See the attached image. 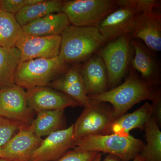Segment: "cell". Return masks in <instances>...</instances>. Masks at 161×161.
<instances>
[{
	"label": "cell",
	"mask_w": 161,
	"mask_h": 161,
	"mask_svg": "<svg viewBox=\"0 0 161 161\" xmlns=\"http://www.w3.org/2000/svg\"><path fill=\"white\" fill-rule=\"evenodd\" d=\"M155 86L142 80L138 73L131 68L128 78L123 83L102 94L88 96V98L91 100L111 104L116 119L140 102L152 101L158 91L155 89Z\"/></svg>",
	"instance_id": "cell-1"
},
{
	"label": "cell",
	"mask_w": 161,
	"mask_h": 161,
	"mask_svg": "<svg viewBox=\"0 0 161 161\" xmlns=\"http://www.w3.org/2000/svg\"><path fill=\"white\" fill-rule=\"evenodd\" d=\"M59 59L64 63L86 61L107 43L98 28L69 25L61 35Z\"/></svg>",
	"instance_id": "cell-2"
},
{
	"label": "cell",
	"mask_w": 161,
	"mask_h": 161,
	"mask_svg": "<svg viewBox=\"0 0 161 161\" xmlns=\"http://www.w3.org/2000/svg\"><path fill=\"white\" fill-rule=\"evenodd\" d=\"M145 143L131 135L121 136L115 134L88 135L75 142L74 149L82 151L109 153L121 161H132L140 154Z\"/></svg>",
	"instance_id": "cell-3"
},
{
	"label": "cell",
	"mask_w": 161,
	"mask_h": 161,
	"mask_svg": "<svg viewBox=\"0 0 161 161\" xmlns=\"http://www.w3.org/2000/svg\"><path fill=\"white\" fill-rule=\"evenodd\" d=\"M67 64L59 58H38L21 62L14 75L15 84L26 89L49 85L57 75L66 73Z\"/></svg>",
	"instance_id": "cell-4"
},
{
	"label": "cell",
	"mask_w": 161,
	"mask_h": 161,
	"mask_svg": "<svg viewBox=\"0 0 161 161\" xmlns=\"http://www.w3.org/2000/svg\"><path fill=\"white\" fill-rule=\"evenodd\" d=\"M131 39L130 34L123 35L98 50L106 68L108 87L118 86L126 74L133 52Z\"/></svg>",
	"instance_id": "cell-5"
},
{
	"label": "cell",
	"mask_w": 161,
	"mask_h": 161,
	"mask_svg": "<svg viewBox=\"0 0 161 161\" xmlns=\"http://www.w3.org/2000/svg\"><path fill=\"white\" fill-rule=\"evenodd\" d=\"M118 6L116 0H73L64 1L62 12L73 26L97 27Z\"/></svg>",
	"instance_id": "cell-6"
},
{
	"label": "cell",
	"mask_w": 161,
	"mask_h": 161,
	"mask_svg": "<svg viewBox=\"0 0 161 161\" xmlns=\"http://www.w3.org/2000/svg\"><path fill=\"white\" fill-rule=\"evenodd\" d=\"M115 120L112 106L107 103L91 99L74 124L75 142L86 136L108 135Z\"/></svg>",
	"instance_id": "cell-7"
},
{
	"label": "cell",
	"mask_w": 161,
	"mask_h": 161,
	"mask_svg": "<svg viewBox=\"0 0 161 161\" xmlns=\"http://www.w3.org/2000/svg\"><path fill=\"white\" fill-rule=\"evenodd\" d=\"M137 6L138 11L136 15L130 33L131 37L142 41L143 43L153 52H161V13L160 7L137 5Z\"/></svg>",
	"instance_id": "cell-8"
},
{
	"label": "cell",
	"mask_w": 161,
	"mask_h": 161,
	"mask_svg": "<svg viewBox=\"0 0 161 161\" xmlns=\"http://www.w3.org/2000/svg\"><path fill=\"white\" fill-rule=\"evenodd\" d=\"M118 7L99 24L97 28L106 42L130 34L138 11L136 0L118 1Z\"/></svg>",
	"instance_id": "cell-9"
},
{
	"label": "cell",
	"mask_w": 161,
	"mask_h": 161,
	"mask_svg": "<svg viewBox=\"0 0 161 161\" xmlns=\"http://www.w3.org/2000/svg\"><path fill=\"white\" fill-rule=\"evenodd\" d=\"M0 116L24 125L33 120V111L28 107L26 92L14 84L0 89Z\"/></svg>",
	"instance_id": "cell-10"
},
{
	"label": "cell",
	"mask_w": 161,
	"mask_h": 161,
	"mask_svg": "<svg viewBox=\"0 0 161 161\" xmlns=\"http://www.w3.org/2000/svg\"><path fill=\"white\" fill-rule=\"evenodd\" d=\"M43 140L31 125H23L0 150V158L7 161H28Z\"/></svg>",
	"instance_id": "cell-11"
},
{
	"label": "cell",
	"mask_w": 161,
	"mask_h": 161,
	"mask_svg": "<svg viewBox=\"0 0 161 161\" xmlns=\"http://www.w3.org/2000/svg\"><path fill=\"white\" fill-rule=\"evenodd\" d=\"M74 124L58 130L43 139L28 161H56L75 147Z\"/></svg>",
	"instance_id": "cell-12"
},
{
	"label": "cell",
	"mask_w": 161,
	"mask_h": 161,
	"mask_svg": "<svg viewBox=\"0 0 161 161\" xmlns=\"http://www.w3.org/2000/svg\"><path fill=\"white\" fill-rule=\"evenodd\" d=\"M26 94L28 107L37 113L52 110H64L68 107L80 106L69 96L47 86L27 89Z\"/></svg>",
	"instance_id": "cell-13"
},
{
	"label": "cell",
	"mask_w": 161,
	"mask_h": 161,
	"mask_svg": "<svg viewBox=\"0 0 161 161\" xmlns=\"http://www.w3.org/2000/svg\"><path fill=\"white\" fill-rule=\"evenodd\" d=\"M61 36H24L16 47L20 53V63L38 58H53L59 56Z\"/></svg>",
	"instance_id": "cell-14"
},
{
	"label": "cell",
	"mask_w": 161,
	"mask_h": 161,
	"mask_svg": "<svg viewBox=\"0 0 161 161\" xmlns=\"http://www.w3.org/2000/svg\"><path fill=\"white\" fill-rule=\"evenodd\" d=\"M131 44L134 52L131 64L132 68L140 78L148 83L156 86L160 78V66L155 54L142 42L132 39Z\"/></svg>",
	"instance_id": "cell-15"
},
{
	"label": "cell",
	"mask_w": 161,
	"mask_h": 161,
	"mask_svg": "<svg viewBox=\"0 0 161 161\" xmlns=\"http://www.w3.org/2000/svg\"><path fill=\"white\" fill-rule=\"evenodd\" d=\"M81 73L88 96L108 91V75L105 65L98 52L81 67Z\"/></svg>",
	"instance_id": "cell-16"
},
{
	"label": "cell",
	"mask_w": 161,
	"mask_h": 161,
	"mask_svg": "<svg viewBox=\"0 0 161 161\" xmlns=\"http://www.w3.org/2000/svg\"><path fill=\"white\" fill-rule=\"evenodd\" d=\"M49 86L75 99L80 106H86L91 102L86 92L81 67L78 64L67 71L62 77L53 80Z\"/></svg>",
	"instance_id": "cell-17"
},
{
	"label": "cell",
	"mask_w": 161,
	"mask_h": 161,
	"mask_svg": "<svg viewBox=\"0 0 161 161\" xmlns=\"http://www.w3.org/2000/svg\"><path fill=\"white\" fill-rule=\"evenodd\" d=\"M70 24L66 14L61 12L35 20L23 26L22 28L26 36H61L64 30Z\"/></svg>",
	"instance_id": "cell-18"
},
{
	"label": "cell",
	"mask_w": 161,
	"mask_h": 161,
	"mask_svg": "<svg viewBox=\"0 0 161 161\" xmlns=\"http://www.w3.org/2000/svg\"><path fill=\"white\" fill-rule=\"evenodd\" d=\"M152 115V105L147 102L134 112L124 114L115 119L111 126L109 134L129 136L132 130H143Z\"/></svg>",
	"instance_id": "cell-19"
},
{
	"label": "cell",
	"mask_w": 161,
	"mask_h": 161,
	"mask_svg": "<svg viewBox=\"0 0 161 161\" xmlns=\"http://www.w3.org/2000/svg\"><path fill=\"white\" fill-rule=\"evenodd\" d=\"M63 3L64 1L59 0H40L38 3L25 6L15 15V18L23 27L48 15L61 12Z\"/></svg>",
	"instance_id": "cell-20"
},
{
	"label": "cell",
	"mask_w": 161,
	"mask_h": 161,
	"mask_svg": "<svg viewBox=\"0 0 161 161\" xmlns=\"http://www.w3.org/2000/svg\"><path fill=\"white\" fill-rule=\"evenodd\" d=\"M64 122V110H52L37 113L31 125L35 134L42 138L63 130Z\"/></svg>",
	"instance_id": "cell-21"
},
{
	"label": "cell",
	"mask_w": 161,
	"mask_h": 161,
	"mask_svg": "<svg viewBox=\"0 0 161 161\" xmlns=\"http://www.w3.org/2000/svg\"><path fill=\"white\" fill-rule=\"evenodd\" d=\"M20 63V52L16 47H0V89L15 84L14 75Z\"/></svg>",
	"instance_id": "cell-22"
},
{
	"label": "cell",
	"mask_w": 161,
	"mask_h": 161,
	"mask_svg": "<svg viewBox=\"0 0 161 161\" xmlns=\"http://www.w3.org/2000/svg\"><path fill=\"white\" fill-rule=\"evenodd\" d=\"M144 130L147 143L140 154L146 161H161V132L153 115L147 121Z\"/></svg>",
	"instance_id": "cell-23"
},
{
	"label": "cell",
	"mask_w": 161,
	"mask_h": 161,
	"mask_svg": "<svg viewBox=\"0 0 161 161\" xmlns=\"http://www.w3.org/2000/svg\"><path fill=\"white\" fill-rule=\"evenodd\" d=\"M25 36L14 15L0 10V47H16Z\"/></svg>",
	"instance_id": "cell-24"
},
{
	"label": "cell",
	"mask_w": 161,
	"mask_h": 161,
	"mask_svg": "<svg viewBox=\"0 0 161 161\" xmlns=\"http://www.w3.org/2000/svg\"><path fill=\"white\" fill-rule=\"evenodd\" d=\"M23 125L0 116V150Z\"/></svg>",
	"instance_id": "cell-25"
},
{
	"label": "cell",
	"mask_w": 161,
	"mask_h": 161,
	"mask_svg": "<svg viewBox=\"0 0 161 161\" xmlns=\"http://www.w3.org/2000/svg\"><path fill=\"white\" fill-rule=\"evenodd\" d=\"M40 0H0V10L15 15L25 6Z\"/></svg>",
	"instance_id": "cell-26"
},
{
	"label": "cell",
	"mask_w": 161,
	"mask_h": 161,
	"mask_svg": "<svg viewBox=\"0 0 161 161\" xmlns=\"http://www.w3.org/2000/svg\"><path fill=\"white\" fill-rule=\"evenodd\" d=\"M97 153L80 151L74 149L67 152L56 161H92Z\"/></svg>",
	"instance_id": "cell-27"
},
{
	"label": "cell",
	"mask_w": 161,
	"mask_h": 161,
	"mask_svg": "<svg viewBox=\"0 0 161 161\" xmlns=\"http://www.w3.org/2000/svg\"><path fill=\"white\" fill-rule=\"evenodd\" d=\"M152 115L155 118L159 126L161 124V95L160 91H158L152 100Z\"/></svg>",
	"instance_id": "cell-28"
},
{
	"label": "cell",
	"mask_w": 161,
	"mask_h": 161,
	"mask_svg": "<svg viewBox=\"0 0 161 161\" xmlns=\"http://www.w3.org/2000/svg\"><path fill=\"white\" fill-rule=\"evenodd\" d=\"M92 161H102V153L98 152L94 157ZM103 161H121L119 159L114 156L109 154ZM132 161H146L145 159L139 154Z\"/></svg>",
	"instance_id": "cell-29"
},
{
	"label": "cell",
	"mask_w": 161,
	"mask_h": 161,
	"mask_svg": "<svg viewBox=\"0 0 161 161\" xmlns=\"http://www.w3.org/2000/svg\"><path fill=\"white\" fill-rule=\"evenodd\" d=\"M0 161H7L6 160L0 158Z\"/></svg>",
	"instance_id": "cell-30"
}]
</instances>
